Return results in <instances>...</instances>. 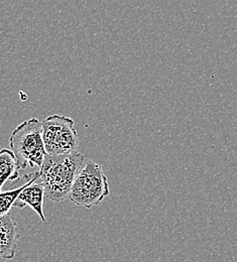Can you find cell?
<instances>
[{
	"mask_svg": "<svg viewBox=\"0 0 237 262\" xmlns=\"http://www.w3.org/2000/svg\"><path fill=\"white\" fill-rule=\"evenodd\" d=\"M84 164L85 157L78 151L64 156H47L39 168L45 196L55 203L65 201Z\"/></svg>",
	"mask_w": 237,
	"mask_h": 262,
	"instance_id": "6da1fadb",
	"label": "cell"
},
{
	"mask_svg": "<svg viewBox=\"0 0 237 262\" xmlns=\"http://www.w3.org/2000/svg\"><path fill=\"white\" fill-rule=\"evenodd\" d=\"M9 144L19 169H26L28 165L40 168L48 156L42 140V124L36 118L20 123L12 131Z\"/></svg>",
	"mask_w": 237,
	"mask_h": 262,
	"instance_id": "7a4b0ae2",
	"label": "cell"
},
{
	"mask_svg": "<svg viewBox=\"0 0 237 262\" xmlns=\"http://www.w3.org/2000/svg\"><path fill=\"white\" fill-rule=\"evenodd\" d=\"M109 184L100 164L86 162L77 174L69 198L77 206L91 208L109 196Z\"/></svg>",
	"mask_w": 237,
	"mask_h": 262,
	"instance_id": "3957f363",
	"label": "cell"
},
{
	"mask_svg": "<svg viewBox=\"0 0 237 262\" xmlns=\"http://www.w3.org/2000/svg\"><path fill=\"white\" fill-rule=\"evenodd\" d=\"M42 140L48 156H64L77 152L79 137L73 119L51 115L41 121Z\"/></svg>",
	"mask_w": 237,
	"mask_h": 262,
	"instance_id": "277c9868",
	"label": "cell"
},
{
	"mask_svg": "<svg viewBox=\"0 0 237 262\" xmlns=\"http://www.w3.org/2000/svg\"><path fill=\"white\" fill-rule=\"evenodd\" d=\"M28 183L26 188L17 196L14 206L17 208H24L30 206L38 215L42 222H46L44 214V199H45V187L39 179V171L27 174Z\"/></svg>",
	"mask_w": 237,
	"mask_h": 262,
	"instance_id": "5b68a950",
	"label": "cell"
},
{
	"mask_svg": "<svg viewBox=\"0 0 237 262\" xmlns=\"http://www.w3.org/2000/svg\"><path fill=\"white\" fill-rule=\"evenodd\" d=\"M19 234L10 215L0 217V262L11 260L15 256Z\"/></svg>",
	"mask_w": 237,
	"mask_h": 262,
	"instance_id": "8992f818",
	"label": "cell"
},
{
	"mask_svg": "<svg viewBox=\"0 0 237 262\" xmlns=\"http://www.w3.org/2000/svg\"><path fill=\"white\" fill-rule=\"evenodd\" d=\"M18 169L13 152L10 149L2 148L0 150V193L6 182L18 180Z\"/></svg>",
	"mask_w": 237,
	"mask_h": 262,
	"instance_id": "52a82bcc",
	"label": "cell"
},
{
	"mask_svg": "<svg viewBox=\"0 0 237 262\" xmlns=\"http://www.w3.org/2000/svg\"><path fill=\"white\" fill-rule=\"evenodd\" d=\"M26 181L28 183V179H27V174L25 176ZM27 183L24 184L23 186L11 190V191H6L4 193H0V217L5 216L9 213L10 209L14 206V203L17 199V196H19L20 192L26 188Z\"/></svg>",
	"mask_w": 237,
	"mask_h": 262,
	"instance_id": "ba28073f",
	"label": "cell"
}]
</instances>
